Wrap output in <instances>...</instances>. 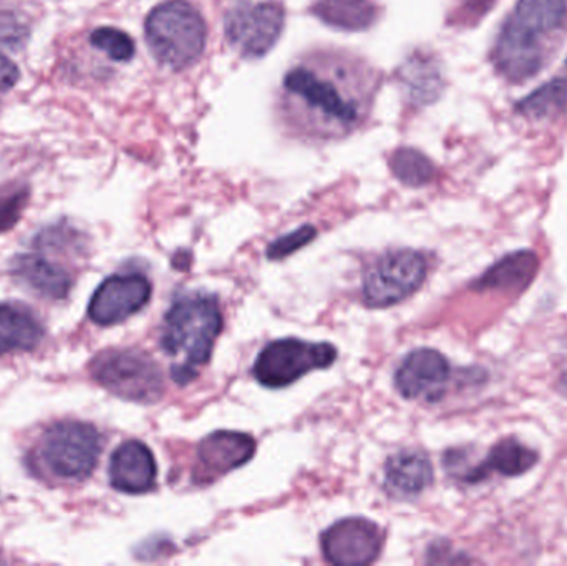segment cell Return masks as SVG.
<instances>
[{
  "mask_svg": "<svg viewBox=\"0 0 567 566\" xmlns=\"http://www.w3.org/2000/svg\"><path fill=\"white\" fill-rule=\"evenodd\" d=\"M382 73L362 56L317 49L282 76L276 113L284 132L303 142H339L359 132L372 112Z\"/></svg>",
  "mask_w": 567,
  "mask_h": 566,
  "instance_id": "obj_1",
  "label": "cell"
},
{
  "mask_svg": "<svg viewBox=\"0 0 567 566\" xmlns=\"http://www.w3.org/2000/svg\"><path fill=\"white\" fill-rule=\"evenodd\" d=\"M221 329L223 315L215 296L195 292L173 302L162 331L163 351L173 359V381L185 385L198 375L208 364Z\"/></svg>",
  "mask_w": 567,
  "mask_h": 566,
  "instance_id": "obj_2",
  "label": "cell"
},
{
  "mask_svg": "<svg viewBox=\"0 0 567 566\" xmlns=\"http://www.w3.org/2000/svg\"><path fill=\"white\" fill-rule=\"evenodd\" d=\"M145 37L156 62L179 72L195 65L205 52V19L188 0H168L146 17Z\"/></svg>",
  "mask_w": 567,
  "mask_h": 566,
  "instance_id": "obj_3",
  "label": "cell"
},
{
  "mask_svg": "<svg viewBox=\"0 0 567 566\" xmlns=\"http://www.w3.org/2000/svg\"><path fill=\"white\" fill-rule=\"evenodd\" d=\"M92 374L106 391L140 404L158 402L165 391L158 364L135 349L102 352L93 361Z\"/></svg>",
  "mask_w": 567,
  "mask_h": 566,
  "instance_id": "obj_4",
  "label": "cell"
},
{
  "mask_svg": "<svg viewBox=\"0 0 567 566\" xmlns=\"http://www.w3.org/2000/svg\"><path fill=\"white\" fill-rule=\"evenodd\" d=\"M40 452L53 475L66 481H83L99 464L102 438L85 422H59L47 431Z\"/></svg>",
  "mask_w": 567,
  "mask_h": 566,
  "instance_id": "obj_5",
  "label": "cell"
},
{
  "mask_svg": "<svg viewBox=\"0 0 567 566\" xmlns=\"http://www.w3.org/2000/svg\"><path fill=\"white\" fill-rule=\"evenodd\" d=\"M286 10L276 0H241L226 13L229 45L245 59H261L281 39Z\"/></svg>",
  "mask_w": 567,
  "mask_h": 566,
  "instance_id": "obj_6",
  "label": "cell"
},
{
  "mask_svg": "<svg viewBox=\"0 0 567 566\" xmlns=\"http://www.w3.org/2000/svg\"><path fill=\"white\" fill-rule=\"evenodd\" d=\"M337 359V351L327 342L279 339L262 349L252 374L266 388L281 389L293 384L309 372L327 369Z\"/></svg>",
  "mask_w": 567,
  "mask_h": 566,
  "instance_id": "obj_7",
  "label": "cell"
},
{
  "mask_svg": "<svg viewBox=\"0 0 567 566\" xmlns=\"http://www.w3.org/2000/svg\"><path fill=\"white\" fill-rule=\"evenodd\" d=\"M425 256L413 249L386 253L363 278V301L370 308H386L410 298L426 278Z\"/></svg>",
  "mask_w": 567,
  "mask_h": 566,
  "instance_id": "obj_8",
  "label": "cell"
},
{
  "mask_svg": "<svg viewBox=\"0 0 567 566\" xmlns=\"http://www.w3.org/2000/svg\"><path fill=\"white\" fill-rule=\"evenodd\" d=\"M545 35L522 25L512 16L503 23L493 47L492 60L499 75L509 82L523 83L538 75L545 63Z\"/></svg>",
  "mask_w": 567,
  "mask_h": 566,
  "instance_id": "obj_9",
  "label": "cell"
},
{
  "mask_svg": "<svg viewBox=\"0 0 567 566\" xmlns=\"http://www.w3.org/2000/svg\"><path fill=\"white\" fill-rule=\"evenodd\" d=\"M152 282L142 275H115L92 296L89 316L95 325L115 326L148 305Z\"/></svg>",
  "mask_w": 567,
  "mask_h": 566,
  "instance_id": "obj_10",
  "label": "cell"
},
{
  "mask_svg": "<svg viewBox=\"0 0 567 566\" xmlns=\"http://www.w3.org/2000/svg\"><path fill=\"white\" fill-rule=\"evenodd\" d=\"M379 525L365 518L337 522L322 535V552L327 562L340 566L369 565L382 550Z\"/></svg>",
  "mask_w": 567,
  "mask_h": 566,
  "instance_id": "obj_11",
  "label": "cell"
},
{
  "mask_svg": "<svg viewBox=\"0 0 567 566\" xmlns=\"http://www.w3.org/2000/svg\"><path fill=\"white\" fill-rule=\"evenodd\" d=\"M450 379V364L435 349H416L406 356L395 374V385L405 399L436 402Z\"/></svg>",
  "mask_w": 567,
  "mask_h": 566,
  "instance_id": "obj_12",
  "label": "cell"
},
{
  "mask_svg": "<svg viewBox=\"0 0 567 566\" xmlns=\"http://www.w3.org/2000/svg\"><path fill=\"white\" fill-rule=\"evenodd\" d=\"M256 454V441L243 432H215L199 444L196 482L209 484L215 478L241 467Z\"/></svg>",
  "mask_w": 567,
  "mask_h": 566,
  "instance_id": "obj_13",
  "label": "cell"
},
{
  "mask_svg": "<svg viewBox=\"0 0 567 566\" xmlns=\"http://www.w3.org/2000/svg\"><path fill=\"white\" fill-rule=\"evenodd\" d=\"M155 457L143 442L120 445L110 459V484L123 494H146L156 484Z\"/></svg>",
  "mask_w": 567,
  "mask_h": 566,
  "instance_id": "obj_14",
  "label": "cell"
},
{
  "mask_svg": "<svg viewBox=\"0 0 567 566\" xmlns=\"http://www.w3.org/2000/svg\"><path fill=\"white\" fill-rule=\"evenodd\" d=\"M399 79L406 99L416 106L432 105L445 90L442 66L432 53H412L400 66Z\"/></svg>",
  "mask_w": 567,
  "mask_h": 566,
  "instance_id": "obj_15",
  "label": "cell"
},
{
  "mask_svg": "<svg viewBox=\"0 0 567 566\" xmlns=\"http://www.w3.org/2000/svg\"><path fill=\"white\" fill-rule=\"evenodd\" d=\"M433 482V467L422 452L403 451L385 464V487L395 497H415Z\"/></svg>",
  "mask_w": 567,
  "mask_h": 566,
  "instance_id": "obj_16",
  "label": "cell"
},
{
  "mask_svg": "<svg viewBox=\"0 0 567 566\" xmlns=\"http://www.w3.org/2000/svg\"><path fill=\"white\" fill-rule=\"evenodd\" d=\"M13 272L43 298L65 299L72 289V276L63 266L39 255H22L13 263Z\"/></svg>",
  "mask_w": 567,
  "mask_h": 566,
  "instance_id": "obj_17",
  "label": "cell"
},
{
  "mask_svg": "<svg viewBox=\"0 0 567 566\" xmlns=\"http://www.w3.org/2000/svg\"><path fill=\"white\" fill-rule=\"evenodd\" d=\"M310 12L333 29L360 32L377 22L379 7L375 0H313Z\"/></svg>",
  "mask_w": 567,
  "mask_h": 566,
  "instance_id": "obj_18",
  "label": "cell"
},
{
  "mask_svg": "<svg viewBox=\"0 0 567 566\" xmlns=\"http://www.w3.org/2000/svg\"><path fill=\"white\" fill-rule=\"evenodd\" d=\"M42 338V325L29 309L0 305V356L13 351H32Z\"/></svg>",
  "mask_w": 567,
  "mask_h": 566,
  "instance_id": "obj_19",
  "label": "cell"
},
{
  "mask_svg": "<svg viewBox=\"0 0 567 566\" xmlns=\"http://www.w3.org/2000/svg\"><path fill=\"white\" fill-rule=\"evenodd\" d=\"M538 269V258L535 253L516 251L499 259L476 282L478 289H502V291H516L526 288L535 278Z\"/></svg>",
  "mask_w": 567,
  "mask_h": 566,
  "instance_id": "obj_20",
  "label": "cell"
},
{
  "mask_svg": "<svg viewBox=\"0 0 567 566\" xmlns=\"http://www.w3.org/2000/svg\"><path fill=\"white\" fill-rule=\"evenodd\" d=\"M512 17L546 37L566 25L567 0H518Z\"/></svg>",
  "mask_w": 567,
  "mask_h": 566,
  "instance_id": "obj_21",
  "label": "cell"
},
{
  "mask_svg": "<svg viewBox=\"0 0 567 566\" xmlns=\"http://www.w3.org/2000/svg\"><path fill=\"white\" fill-rule=\"evenodd\" d=\"M536 462H538V454L535 451L516 439H506L492 449L488 459L480 464V469H482L483 478L493 471L506 477H515L528 472Z\"/></svg>",
  "mask_w": 567,
  "mask_h": 566,
  "instance_id": "obj_22",
  "label": "cell"
},
{
  "mask_svg": "<svg viewBox=\"0 0 567 566\" xmlns=\"http://www.w3.org/2000/svg\"><path fill=\"white\" fill-rule=\"evenodd\" d=\"M519 115L532 120H546L561 115L567 110V80L555 79L539 86L515 105Z\"/></svg>",
  "mask_w": 567,
  "mask_h": 566,
  "instance_id": "obj_23",
  "label": "cell"
},
{
  "mask_svg": "<svg viewBox=\"0 0 567 566\" xmlns=\"http://www.w3.org/2000/svg\"><path fill=\"white\" fill-rule=\"evenodd\" d=\"M393 175L406 186L429 185L435 178V166L429 156L415 148H400L390 158Z\"/></svg>",
  "mask_w": 567,
  "mask_h": 566,
  "instance_id": "obj_24",
  "label": "cell"
},
{
  "mask_svg": "<svg viewBox=\"0 0 567 566\" xmlns=\"http://www.w3.org/2000/svg\"><path fill=\"white\" fill-rule=\"evenodd\" d=\"M90 43L115 62H128L135 55V42L132 37L115 27H100L93 30Z\"/></svg>",
  "mask_w": 567,
  "mask_h": 566,
  "instance_id": "obj_25",
  "label": "cell"
},
{
  "mask_svg": "<svg viewBox=\"0 0 567 566\" xmlns=\"http://www.w3.org/2000/svg\"><path fill=\"white\" fill-rule=\"evenodd\" d=\"M29 202V186L10 183L0 188V233L9 231L17 225Z\"/></svg>",
  "mask_w": 567,
  "mask_h": 566,
  "instance_id": "obj_26",
  "label": "cell"
},
{
  "mask_svg": "<svg viewBox=\"0 0 567 566\" xmlns=\"http://www.w3.org/2000/svg\"><path fill=\"white\" fill-rule=\"evenodd\" d=\"M317 231L313 226L303 225L300 226L296 231L289 233V235L281 236V238L276 239L275 243H271L268 248V258L272 259V261H278V259L287 258V256L292 255V253L299 251L303 246L309 245L313 238H316Z\"/></svg>",
  "mask_w": 567,
  "mask_h": 566,
  "instance_id": "obj_27",
  "label": "cell"
},
{
  "mask_svg": "<svg viewBox=\"0 0 567 566\" xmlns=\"http://www.w3.org/2000/svg\"><path fill=\"white\" fill-rule=\"evenodd\" d=\"M29 39L25 23L10 12H0V47L19 49Z\"/></svg>",
  "mask_w": 567,
  "mask_h": 566,
  "instance_id": "obj_28",
  "label": "cell"
},
{
  "mask_svg": "<svg viewBox=\"0 0 567 566\" xmlns=\"http://www.w3.org/2000/svg\"><path fill=\"white\" fill-rule=\"evenodd\" d=\"M495 2L496 0H462L458 10H456V19L460 20V23L473 25L488 13Z\"/></svg>",
  "mask_w": 567,
  "mask_h": 566,
  "instance_id": "obj_29",
  "label": "cell"
},
{
  "mask_svg": "<svg viewBox=\"0 0 567 566\" xmlns=\"http://www.w3.org/2000/svg\"><path fill=\"white\" fill-rule=\"evenodd\" d=\"M20 72L12 60L0 53V92L12 89L19 82Z\"/></svg>",
  "mask_w": 567,
  "mask_h": 566,
  "instance_id": "obj_30",
  "label": "cell"
},
{
  "mask_svg": "<svg viewBox=\"0 0 567 566\" xmlns=\"http://www.w3.org/2000/svg\"><path fill=\"white\" fill-rule=\"evenodd\" d=\"M563 385H565V389L567 392V372H566L565 379H563Z\"/></svg>",
  "mask_w": 567,
  "mask_h": 566,
  "instance_id": "obj_31",
  "label": "cell"
},
{
  "mask_svg": "<svg viewBox=\"0 0 567 566\" xmlns=\"http://www.w3.org/2000/svg\"><path fill=\"white\" fill-rule=\"evenodd\" d=\"M566 65H567V60H566Z\"/></svg>",
  "mask_w": 567,
  "mask_h": 566,
  "instance_id": "obj_32",
  "label": "cell"
}]
</instances>
